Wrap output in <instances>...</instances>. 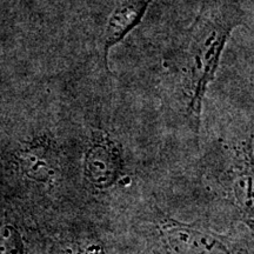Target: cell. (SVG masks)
I'll return each instance as SVG.
<instances>
[{
	"label": "cell",
	"mask_w": 254,
	"mask_h": 254,
	"mask_svg": "<svg viewBox=\"0 0 254 254\" xmlns=\"http://www.w3.org/2000/svg\"><path fill=\"white\" fill-rule=\"evenodd\" d=\"M152 1L153 0H123L114 9L104 33V58L106 66L110 50L138 26Z\"/></svg>",
	"instance_id": "cell-4"
},
{
	"label": "cell",
	"mask_w": 254,
	"mask_h": 254,
	"mask_svg": "<svg viewBox=\"0 0 254 254\" xmlns=\"http://www.w3.org/2000/svg\"><path fill=\"white\" fill-rule=\"evenodd\" d=\"M238 24L239 21L234 19L230 9L213 6L201 12L196 20L189 51V116L195 132H198L201 120L206 90L217 72L225 44Z\"/></svg>",
	"instance_id": "cell-1"
},
{
	"label": "cell",
	"mask_w": 254,
	"mask_h": 254,
	"mask_svg": "<svg viewBox=\"0 0 254 254\" xmlns=\"http://www.w3.org/2000/svg\"><path fill=\"white\" fill-rule=\"evenodd\" d=\"M161 231L171 247L179 254H246L227 238L172 219H165Z\"/></svg>",
	"instance_id": "cell-3"
},
{
	"label": "cell",
	"mask_w": 254,
	"mask_h": 254,
	"mask_svg": "<svg viewBox=\"0 0 254 254\" xmlns=\"http://www.w3.org/2000/svg\"><path fill=\"white\" fill-rule=\"evenodd\" d=\"M24 246L21 238L14 227L6 226L0 239V254H23Z\"/></svg>",
	"instance_id": "cell-7"
},
{
	"label": "cell",
	"mask_w": 254,
	"mask_h": 254,
	"mask_svg": "<svg viewBox=\"0 0 254 254\" xmlns=\"http://www.w3.org/2000/svg\"><path fill=\"white\" fill-rule=\"evenodd\" d=\"M252 168L247 170L238 178L234 186V194L239 207L246 218L253 219V198H252Z\"/></svg>",
	"instance_id": "cell-6"
},
{
	"label": "cell",
	"mask_w": 254,
	"mask_h": 254,
	"mask_svg": "<svg viewBox=\"0 0 254 254\" xmlns=\"http://www.w3.org/2000/svg\"><path fill=\"white\" fill-rule=\"evenodd\" d=\"M123 167V153L119 145L105 132H94L84 159L87 182L98 190L110 189L118 182Z\"/></svg>",
	"instance_id": "cell-2"
},
{
	"label": "cell",
	"mask_w": 254,
	"mask_h": 254,
	"mask_svg": "<svg viewBox=\"0 0 254 254\" xmlns=\"http://www.w3.org/2000/svg\"><path fill=\"white\" fill-rule=\"evenodd\" d=\"M74 254H100V247L99 246H87L86 249L79 250L78 252Z\"/></svg>",
	"instance_id": "cell-8"
},
{
	"label": "cell",
	"mask_w": 254,
	"mask_h": 254,
	"mask_svg": "<svg viewBox=\"0 0 254 254\" xmlns=\"http://www.w3.org/2000/svg\"><path fill=\"white\" fill-rule=\"evenodd\" d=\"M21 164H23L25 173L38 182H49L55 174L52 165L40 148L39 150L31 148L24 152L21 157Z\"/></svg>",
	"instance_id": "cell-5"
}]
</instances>
